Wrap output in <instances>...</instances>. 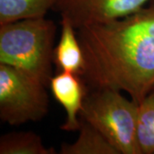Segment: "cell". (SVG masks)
Returning <instances> with one entry per match:
<instances>
[{
	"label": "cell",
	"instance_id": "cell-6",
	"mask_svg": "<svg viewBox=\"0 0 154 154\" xmlns=\"http://www.w3.org/2000/svg\"><path fill=\"white\" fill-rule=\"evenodd\" d=\"M84 85L79 75L70 72H58L51 79V94L65 110V121L60 127L63 131L75 132L80 129L82 120L79 116L87 95Z\"/></svg>",
	"mask_w": 154,
	"mask_h": 154
},
{
	"label": "cell",
	"instance_id": "cell-2",
	"mask_svg": "<svg viewBox=\"0 0 154 154\" xmlns=\"http://www.w3.org/2000/svg\"><path fill=\"white\" fill-rule=\"evenodd\" d=\"M56 31L54 22L45 17L0 25V63L48 87L52 77Z\"/></svg>",
	"mask_w": 154,
	"mask_h": 154
},
{
	"label": "cell",
	"instance_id": "cell-10",
	"mask_svg": "<svg viewBox=\"0 0 154 154\" xmlns=\"http://www.w3.org/2000/svg\"><path fill=\"white\" fill-rule=\"evenodd\" d=\"M45 146L41 138L31 131L12 132L0 138V154H56Z\"/></svg>",
	"mask_w": 154,
	"mask_h": 154
},
{
	"label": "cell",
	"instance_id": "cell-11",
	"mask_svg": "<svg viewBox=\"0 0 154 154\" xmlns=\"http://www.w3.org/2000/svg\"><path fill=\"white\" fill-rule=\"evenodd\" d=\"M136 137L140 154H154V91L139 104Z\"/></svg>",
	"mask_w": 154,
	"mask_h": 154
},
{
	"label": "cell",
	"instance_id": "cell-4",
	"mask_svg": "<svg viewBox=\"0 0 154 154\" xmlns=\"http://www.w3.org/2000/svg\"><path fill=\"white\" fill-rule=\"evenodd\" d=\"M46 86L15 68L0 63V118L11 126L38 122L46 116Z\"/></svg>",
	"mask_w": 154,
	"mask_h": 154
},
{
	"label": "cell",
	"instance_id": "cell-9",
	"mask_svg": "<svg viewBox=\"0 0 154 154\" xmlns=\"http://www.w3.org/2000/svg\"><path fill=\"white\" fill-rule=\"evenodd\" d=\"M55 0H0V25L28 18L45 17Z\"/></svg>",
	"mask_w": 154,
	"mask_h": 154
},
{
	"label": "cell",
	"instance_id": "cell-3",
	"mask_svg": "<svg viewBox=\"0 0 154 154\" xmlns=\"http://www.w3.org/2000/svg\"><path fill=\"white\" fill-rule=\"evenodd\" d=\"M139 104L120 91L95 89L86 95L81 119L105 136L120 154H140L136 137Z\"/></svg>",
	"mask_w": 154,
	"mask_h": 154
},
{
	"label": "cell",
	"instance_id": "cell-5",
	"mask_svg": "<svg viewBox=\"0 0 154 154\" xmlns=\"http://www.w3.org/2000/svg\"><path fill=\"white\" fill-rule=\"evenodd\" d=\"M152 0H55L52 10L76 30L128 17Z\"/></svg>",
	"mask_w": 154,
	"mask_h": 154
},
{
	"label": "cell",
	"instance_id": "cell-7",
	"mask_svg": "<svg viewBox=\"0 0 154 154\" xmlns=\"http://www.w3.org/2000/svg\"><path fill=\"white\" fill-rule=\"evenodd\" d=\"M61 28L60 38L53 52V63L58 72L81 75L84 68V55L76 29L64 18L61 20Z\"/></svg>",
	"mask_w": 154,
	"mask_h": 154
},
{
	"label": "cell",
	"instance_id": "cell-8",
	"mask_svg": "<svg viewBox=\"0 0 154 154\" xmlns=\"http://www.w3.org/2000/svg\"><path fill=\"white\" fill-rule=\"evenodd\" d=\"M81 120L77 139L72 143L62 144L59 153L120 154L96 128L88 122Z\"/></svg>",
	"mask_w": 154,
	"mask_h": 154
},
{
	"label": "cell",
	"instance_id": "cell-1",
	"mask_svg": "<svg viewBox=\"0 0 154 154\" xmlns=\"http://www.w3.org/2000/svg\"><path fill=\"white\" fill-rule=\"evenodd\" d=\"M80 76L92 90L125 92L140 104L154 89V0L128 17L77 30Z\"/></svg>",
	"mask_w": 154,
	"mask_h": 154
}]
</instances>
